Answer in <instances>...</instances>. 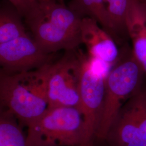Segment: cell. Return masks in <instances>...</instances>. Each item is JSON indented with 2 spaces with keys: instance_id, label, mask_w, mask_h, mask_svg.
<instances>
[{
  "instance_id": "cell-1",
  "label": "cell",
  "mask_w": 146,
  "mask_h": 146,
  "mask_svg": "<svg viewBox=\"0 0 146 146\" xmlns=\"http://www.w3.org/2000/svg\"><path fill=\"white\" fill-rule=\"evenodd\" d=\"M23 17L33 38L49 54L61 50H75L82 43V17L55 0L31 5Z\"/></svg>"
},
{
  "instance_id": "cell-2",
  "label": "cell",
  "mask_w": 146,
  "mask_h": 146,
  "mask_svg": "<svg viewBox=\"0 0 146 146\" xmlns=\"http://www.w3.org/2000/svg\"><path fill=\"white\" fill-rule=\"evenodd\" d=\"M51 62L28 72H1V104L14 115L21 126L28 127L48 108L47 83Z\"/></svg>"
},
{
  "instance_id": "cell-3",
  "label": "cell",
  "mask_w": 146,
  "mask_h": 146,
  "mask_svg": "<svg viewBox=\"0 0 146 146\" xmlns=\"http://www.w3.org/2000/svg\"><path fill=\"white\" fill-rule=\"evenodd\" d=\"M145 73L132 49L126 47L106 80L104 100L95 143H103L121 108L141 87Z\"/></svg>"
},
{
  "instance_id": "cell-4",
  "label": "cell",
  "mask_w": 146,
  "mask_h": 146,
  "mask_svg": "<svg viewBox=\"0 0 146 146\" xmlns=\"http://www.w3.org/2000/svg\"><path fill=\"white\" fill-rule=\"evenodd\" d=\"M28 128V146H95L84 116L75 107L48 108Z\"/></svg>"
},
{
  "instance_id": "cell-5",
  "label": "cell",
  "mask_w": 146,
  "mask_h": 146,
  "mask_svg": "<svg viewBox=\"0 0 146 146\" xmlns=\"http://www.w3.org/2000/svg\"><path fill=\"white\" fill-rule=\"evenodd\" d=\"M102 143L106 146H146V78L121 108Z\"/></svg>"
},
{
  "instance_id": "cell-6",
  "label": "cell",
  "mask_w": 146,
  "mask_h": 146,
  "mask_svg": "<svg viewBox=\"0 0 146 146\" xmlns=\"http://www.w3.org/2000/svg\"><path fill=\"white\" fill-rule=\"evenodd\" d=\"M74 51L67 52L58 61L50 64L47 83L48 108L70 107L81 111L80 64Z\"/></svg>"
},
{
  "instance_id": "cell-7",
  "label": "cell",
  "mask_w": 146,
  "mask_h": 146,
  "mask_svg": "<svg viewBox=\"0 0 146 146\" xmlns=\"http://www.w3.org/2000/svg\"><path fill=\"white\" fill-rule=\"evenodd\" d=\"M80 64V96L81 111L89 135L95 143L104 100L106 77L94 71L88 55L78 52Z\"/></svg>"
},
{
  "instance_id": "cell-8",
  "label": "cell",
  "mask_w": 146,
  "mask_h": 146,
  "mask_svg": "<svg viewBox=\"0 0 146 146\" xmlns=\"http://www.w3.org/2000/svg\"><path fill=\"white\" fill-rule=\"evenodd\" d=\"M52 54L45 52L28 35L0 44V63L4 73L35 70L52 62Z\"/></svg>"
},
{
  "instance_id": "cell-9",
  "label": "cell",
  "mask_w": 146,
  "mask_h": 146,
  "mask_svg": "<svg viewBox=\"0 0 146 146\" xmlns=\"http://www.w3.org/2000/svg\"><path fill=\"white\" fill-rule=\"evenodd\" d=\"M81 37L89 55L113 64L118 60L120 52L115 40L94 19H82Z\"/></svg>"
},
{
  "instance_id": "cell-10",
  "label": "cell",
  "mask_w": 146,
  "mask_h": 146,
  "mask_svg": "<svg viewBox=\"0 0 146 146\" xmlns=\"http://www.w3.org/2000/svg\"><path fill=\"white\" fill-rule=\"evenodd\" d=\"M125 24L133 54L146 77V4L142 0H129Z\"/></svg>"
},
{
  "instance_id": "cell-11",
  "label": "cell",
  "mask_w": 146,
  "mask_h": 146,
  "mask_svg": "<svg viewBox=\"0 0 146 146\" xmlns=\"http://www.w3.org/2000/svg\"><path fill=\"white\" fill-rule=\"evenodd\" d=\"M69 7L82 18L96 20L114 40L118 36L104 0H71Z\"/></svg>"
},
{
  "instance_id": "cell-12",
  "label": "cell",
  "mask_w": 146,
  "mask_h": 146,
  "mask_svg": "<svg viewBox=\"0 0 146 146\" xmlns=\"http://www.w3.org/2000/svg\"><path fill=\"white\" fill-rule=\"evenodd\" d=\"M17 120L9 111L1 110L0 146H28L27 137Z\"/></svg>"
},
{
  "instance_id": "cell-13",
  "label": "cell",
  "mask_w": 146,
  "mask_h": 146,
  "mask_svg": "<svg viewBox=\"0 0 146 146\" xmlns=\"http://www.w3.org/2000/svg\"><path fill=\"white\" fill-rule=\"evenodd\" d=\"M21 15L14 8H1L0 11V44L27 35Z\"/></svg>"
},
{
  "instance_id": "cell-14",
  "label": "cell",
  "mask_w": 146,
  "mask_h": 146,
  "mask_svg": "<svg viewBox=\"0 0 146 146\" xmlns=\"http://www.w3.org/2000/svg\"><path fill=\"white\" fill-rule=\"evenodd\" d=\"M117 35L126 33L125 19L129 0H104Z\"/></svg>"
},
{
  "instance_id": "cell-15",
  "label": "cell",
  "mask_w": 146,
  "mask_h": 146,
  "mask_svg": "<svg viewBox=\"0 0 146 146\" xmlns=\"http://www.w3.org/2000/svg\"><path fill=\"white\" fill-rule=\"evenodd\" d=\"M9 1L11 5H13L22 17H23L27 8L28 4L27 0H8Z\"/></svg>"
},
{
  "instance_id": "cell-16",
  "label": "cell",
  "mask_w": 146,
  "mask_h": 146,
  "mask_svg": "<svg viewBox=\"0 0 146 146\" xmlns=\"http://www.w3.org/2000/svg\"><path fill=\"white\" fill-rule=\"evenodd\" d=\"M52 1H54V0H27V4H28V8H27V11L29 9V8L31 7V5L36 3H44V2H50ZM60 1L61 3H62V0H60Z\"/></svg>"
},
{
  "instance_id": "cell-17",
  "label": "cell",
  "mask_w": 146,
  "mask_h": 146,
  "mask_svg": "<svg viewBox=\"0 0 146 146\" xmlns=\"http://www.w3.org/2000/svg\"><path fill=\"white\" fill-rule=\"evenodd\" d=\"M142 1H143V2H145V3L146 4V0H142Z\"/></svg>"
}]
</instances>
